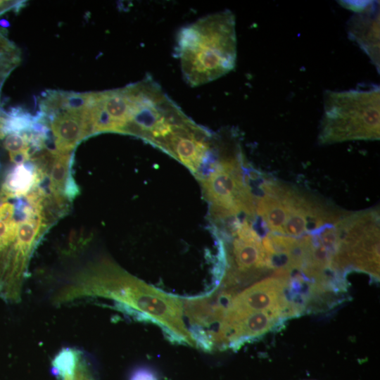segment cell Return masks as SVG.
<instances>
[{"mask_svg": "<svg viewBox=\"0 0 380 380\" xmlns=\"http://www.w3.org/2000/svg\"><path fill=\"white\" fill-rule=\"evenodd\" d=\"M47 178L4 179L0 186V298L18 303L31 257L49 228L65 215Z\"/></svg>", "mask_w": 380, "mask_h": 380, "instance_id": "1", "label": "cell"}, {"mask_svg": "<svg viewBox=\"0 0 380 380\" xmlns=\"http://www.w3.org/2000/svg\"><path fill=\"white\" fill-rule=\"evenodd\" d=\"M100 297L115 302L129 315L151 319L179 343L196 347L184 322L183 301L132 275L108 258L88 264L52 297L61 305L85 298Z\"/></svg>", "mask_w": 380, "mask_h": 380, "instance_id": "2", "label": "cell"}, {"mask_svg": "<svg viewBox=\"0 0 380 380\" xmlns=\"http://www.w3.org/2000/svg\"><path fill=\"white\" fill-rule=\"evenodd\" d=\"M175 55L191 87L208 83L232 71L236 60L234 15L225 10L181 28Z\"/></svg>", "mask_w": 380, "mask_h": 380, "instance_id": "3", "label": "cell"}, {"mask_svg": "<svg viewBox=\"0 0 380 380\" xmlns=\"http://www.w3.org/2000/svg\"><path fill=\"white\" fill-rule=\"evenodd\" d=\"M319 144L350 140H377L380 135L379 85L324 93Z\"/></svg>", "mask_w": 380, "mask_h": 380, "instance_id": "4", "label": "cell"}, {"mask_svg": "<svg viewBox=\"0 0 380 380\" xmlns=\"http://www.w3.org/2000/svg\"><path fill=\"white\" fill-rule=\"evenodd\" d=\"M216 146L217 156L213 169L200 180L213 220L233 217L255 219L256 198L239 145L228 143L217 134Z\"/></svg>", "mask_w": 380, "mask_h": 380, "instance_id": "5", "label": "cell"}, {"mask_svg": "<svg viewBox=\"0 0 380 380\" xmlns=\"http://www.w3.org/2000/svg\"><path fill=\"white\" fill-rule=\"evenodd\" d=\"M338 246L332 261L334 272L350 270L379 279V213L369 209L345 213L336 223Z\"/></svg>", "mask_w": 380, "mask_h": 380, "instance_id": "6", "label": "cell"}, {"mask_svg": "<svg viewBox=\"0 0 380 380\" xmlns=\"http://www.w3.org/2000/svg\"><path fill=\"white\" fill-rule=\"evenodd\" d=\"M290 285V277L272 275L229 298L216 331L211 334L215 343L219 345L226 330L250 314L279 312L290 318L301 315Z\"/></svg>", "mask_w": 380, "mask_h": 380, "instance_id": "7", "label": "cell"}, {"mask_svg": "<svg viewBox=\"0 0 380 380\" xmlns=\"http://www.w3.org/2000/svg\"><path fill=\"white\" fill-rule=\"evenodd\" d=\"M279 195L286 214L282 235L302 237L326 224L336 222L345 214L284 184H279Z\"/></svg>", "mask_w": 380, "mask_h": 380, "instance_id": "8", "label": "cell"}, {"mask_svg": "<svg viewBox=\"0 0 380 380\" xmlns=\"http://www.w3.org/2000/svg\"><path fill=\"white\" fill-rule=\"evenodd\" d=\"M232 236L235 238L229 256L227 257L228 268L224 276V284L226 289L234 290V286L242 280L258 277L270 270L261 236L250 222H242Z\"/></svg>", "mask_w": 380, "mask_h": 380, "instance_id": "9", "label": "cell"}, {"mask_svg": "<svg viewBox=\"0 0 380 380\" xmlns=\"http://www.w3.org/2000/svg\"><path fill=\"white\" fill-rule=\"evenodd\" d=\"M90 109L50 114L49 125L54 146L51 150L70 153L82 140L91 135Z\"/></svg>", "mask_w": 380, "mask_h": 380, "instance_id": "10", "label": "cell"}, {"mask_svg": "<svg viewBox=\"0 0 380 380\" xmlns=\"http://www.w3.org/2000/svg\"><path fill=\"white\" fill-rule=\"evenodd\" d=\"M290 317L282 312L262 311L250 314L232 324L223 334L220 346L232 349L276 330Z\"/></svg>", "mask_w": 380, "mask_h": 380, "instance_id": "11", "label": "cell"}, {"mask_svg": "<svg viewBox=\"0 0 380 380\" xmlns=\"http://www.w3.org/2000/svg\"><path fill=\"white\" fill-rule=\"evenodd\" d=\"M379 4L371 3L348 21L349 37L369 57L379 72Z\"/></svg>", "mask_w": 380, "mask_h": 380, "instance_id": "12", "label": "cell"}, {"mask_svg": "<svg viewBox=\"0 0 380 380\" xmlns=\"http://www.w3.org/2000/svg\"><path fill=\"white\" fill-rule=\"evenodd\" d=\"M95 92L52 91L42 100L41 108L42 112L49 114L63 110H86L91 108Z\"/></svg>", "mask_w": 380, "mask_h": 380, "instance_id": "13", "label": "cell"}, {"mask_svg": "<svg viewBox=\"0 0 380 380\" xmlns=\"http://www.w3.org/2000/svg\"><path fill=\"white\" fill-rule=\"evenodd\" d=\"M82 354V351L76 348H62L52 360L53 374L63 378L73 373Z\"/></svg>", "mask_w": 380, "mask_h": 380, "instance_id": "14", "label": "cell"}, {"mask_svg": "<svg viewBox=\"0 0 380 380\" xmlns=\"http://www.w3.org/2000/svg\"><path fill=\"white\" fill-rule=\"evenodd\" d=\"M61 379L63 380H94L90 367L83 354L80 356L74 372Z\"/></svg>", "mask_w": 380, "mask_h": 380, "instance_id": "15", "label": "cell"}, {"mask_svg": "<svg viewBox=\"0 0 380 380\" xmlns=\"http://www.w3.org/2000/svg\"><path fill=\"white\" fill-rule=\"evenodd\" d=\"M130 380H157V378L151 371L139 369L132 373Z\"/></svg>", "mask_w": 380, "mask_h": 380, "instance_id": "16", "label": "cell"}, {"mask_svg": "<svg viewBox=\"0 0 380 380\" xmlns=\"http://www.w3.org/2000/svg\"><path fill=\"white\" fill-rule=\"evenodd\" d=\"M342 3H339L343 5V6H345L347 8H350V10H353L357 12H360L362 10H364L370 3L371 1H340Z\"/></svg>", "mask_w": 380, "mask_h": 380, "instance_id": "17", "label": "cell"}]
</instances>
